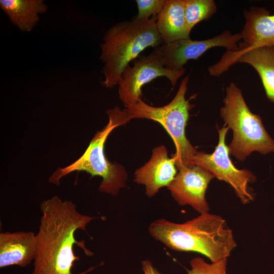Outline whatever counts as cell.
Segmentation results:
<instances>
[{"label":"cell","instance_id":"cell-1","mask_svg":"<svg viewBox=\"0 0 274 274\" xmlns=\"http://www.w3.org/2000/svg\"><path fill=\"white\" fill-rule=\"evenodd\" d=\"M40 207L42 216L36 234L37 248L31 274H73L74 263L80 260L74 252V245L87 256L93 254L84 241L76 240L75 232L86 231L95 218L81 214L72 201H63L57 196L44 200ZM96 267L77 274H86Z\"/></svg>","mask_w":274,"mask_h":274},{"label":"cell","instance_id":"cell-2","mask_svg":"<svg viewBox=\"0 0 274 274\" xmlns=\"http://www.w3.org/2000/svg\"><path fill=\"white\" fill-rule=\"evenodd\" d=\"M156 240L177 251L199 253L212 262L230 256L236 246L232 230L221 217L204 213L183 223L164 219L156 220L149 226Z\"/></svg>","mask_w":274,"mask_h":274},{"label":"cell","instance_id":"cell-3","mask_svg":"<svg viewBox=\"0 0 274 274\" xmlns=\"http://www.w3.org/2000/svg\"><path fill=\"white\" fill-rule=\"evenodd\" d=\"M157 16L146 20L134 18L120 22L107 30L100 44L99 57L104 63V86L111 88L118 85L124 70L143 51L164 43L157 27Z\"/></svg>","mask_w":274,"mask_h":274},{"label":"cell","instance_id":"cell-4","mask_svg":"<svg viewBox=\"0 0 274 274\" xmlns=\"http://www.w3.org/2000/svg\"><path fill=\"white\" fill-rule=\"evenodd\" d=\"M107 113L109 118L108 123L95 134L83 155L71 164L57 169L49 178L50 182L58 185L61 179L70 173L84 171L91 177H101L98 188L100 192L116 195L121 188L126 187L128 175L125 167L107 159L105 145L115 128L127 124L130 120L125 109L115 107L109 109Z\"/></svg>","mask_w":274,"mask_h":274},{"label":"cell","instance_id":"cell-5","mask_svg":"<svg viewBox=\"0 0 274 274\" xmlns=\"http://www.w3.org/2000/svg\"><path fill=\"white\" fill-rule=\"evenodd\" d=\"M220 116L233 131L228 146L229 152L239 161L251 153L265 155L274 152V140L266 131L259 115L253 114L247 105L242 91L233 82L226 89Z\"/></svg>","mask_w":274,"mask_h":274},{"label":"cell","instance_id":"cell-6","mask_svg":"<svg viewBox=\"0 0 274 274\" xmlns=\"http://www.w3.org/2000/svg\"><path fill=\"white\" fill-rule=\"evenodd\" d=\"M188 81V76L183 79L174 98L164 106H151L140 99L125 108L129 120L134 118L150 119L158 122L164 127L175 145L176 153L172 157L175 159L178 170L195 165L193 159L197 152L185 134L189 112L194 107L190 103V99L185 98Z\"/></svg>","mask_w":274,"mask_h":274},{"label":"cell","instance_id":"cell-7","mask_svg":"<svg viewBox=\"0 0 274 274\" xmlns=\"http://www.w3.org/2000/svg\"><path fill=\"white\" fill-rule=\"evenodd\" d=\"M185 70L173 71L164 65L162 57L156 49L148 55L139 56L124 70L118 83L119 98L125 108L141 99L142 88L159 77L167 78L174 87Z\"/></svg>","mask_w":274,"mask_h":274},{"label":"cell","instance_id":"cell-8","mask_svg":"<svg viewBox=\"0 0 274 274\" xmlns=\"http://www.w3.org/2000/svg\"><path fill=\"white\" fill-rule=\"evenodd\" d=\"M229 127L224 126L218 130L219 141L212 154L198 152L194 155V164L211 172L215 177L229 183L243 203L253 199L249 191V183L255 181V176L247 169L236 168L229 157V150L225 144V138Z\"/></svg>","mask_w":274,"mask_h":274},{"label":"cell","instance_id":"cell-9","mask_svg":"<svg viewBox=\"0 0 274 274\" xmlns=\"http://www.w3.org/2000/svg\"><path fill=\"white\" fill-rule=\"evenodd\" d=\"M242 40L240 33L232 34L224 30L213 38L197 41L190 38L163 43L156 49L160 54L164 66L168 70L180 71L188 60L196 59L209 49L217 47H224L229 51L239 50L238 43Z\"/></svg>","mask_w":274,"mask_h":274},{"label":"cell","instance_id":"cell-10","mask_svg":"<svg viewBox=\"0 0 274 274\" xmlns=\"http://www.w3.org/2000/svg\"><path fill=\"white\" fill-rule=\"evenodd\" d=\"M236 63L248 64L256 71L267 98L274 103V46L226 51L218 62L209 67V73L220 76Z\"/></svg>","mask_w":274,"mask_h":274},{"label":"cell","instance_id":"cell-11","mask_svg":"<svg viewBox=\"0 0 274 274\" xmlns=\"http://www.w3.org/2000/svg\"><path fill=\"white\" fill-rule=\"evenodd\" d=\"M214 177L200 166L184 167L179 169L167 188L181 206L188 204L200 214L208 213L209 208L205 193L209 183Z\"/></svg>","mask_w":274,"mask_h":274},{"label":"cell","instance_id":"cell-12","mask_svg":"<svg viewBox=\"0 0 274 274\" xmlns=\"http://www.w3.org/2000/svg\"><path fill=\"white\" fill-rule=\"evenodd\" d=\"M175 159L169 158L164 145L152 150L151 157L144 165L134 172V181L145 186L146 194L149 197L155 195L159 189L167 186L177 175Z\"/></svg>","mask_w":274,"mask_h":274},{"label":"cell","instance_id":"cell-13","mask_svg":"<svg viewBox=\"0 0 274 274\" xmlns=\"http://www.w3.org/2000/svg\"><path fill=\"white\" fill-rule=\"evenodd\" d=\"M246 22L240 32L239 50L274 46V14L263 7L244 11Z\"/></svg>","mask_w":274,"mask_h":274},{"label":"cell","instance_id":"cell-14","mask_svg":"<svg viewBox=\"0 0 274 274\" xmlns=\"http://www.w3.org/2000/svg\"><path fill=\"white\" fill-rule=\"evenodd\" d=\"M37 248V235L32 231L1 232L0 267L27 266L34 260Z\"/></svg>","mask_w":274,"mask_h":274},{"label":"cell","instance_id":"cell-15","mask_svg":"<svg viewBox=\"0 0 274 274\" xmlns=\"http://www.w3.org/2000/svg\"><path fill=\"white\" fill-rule=\"evenodd\" d=\"M156 25L164 43L190 38L185 20L184 0H166L157 16Z\"/></svg>","mask_w":274,"mask_h":274},{"label":"cell","instance_id":"cell-16","mask_svg":"<svg viewBox=\"0 0 274 274\" xmlns=\"http://www.w3.org/2000/svg\"><path fill=\"white\" fill-rule=\"evenodd\" d=\"M0 7L22 32L32 30L48 10L43 0H1Z\"/></svg>","mask_w":274,"mask_h":274},{"label":"cell","instance_id":"cell-17","mask_svg":"<svg viewBox=\"0 0 274 274\" xmlns=\"http://www.w3.org/2000/svg\"><path fill=\"white\" fill-rule=\"evenodd\" d=\"M185 17L188 30L200 22L209 19L217 11L213 0H184Z\"/></svg>","mask_w":274,"mask_h":274},{"label":"cell","instance_id":"cell-18","mask_svg":"<svg viewBox=\"0 0 274 274\" xmlns=\"http://www.w3.org/2000/svg\"><path fill=\"white\" fill-rule=\"evenodd\" d=\"M190 265L188 274H227V258L210 264L201 257H196L190 261Z\"/></svg>","mask_w":274,"mask_h":274},{"label":"cell","instance_id":"cell-19","mask_svg":"<svg viewBox=\"0 0 274 274\" xmlns=\"http://www.w3.org/2000/svg\"><path fill=\"white\" fill-rule=\"evenodd\" d=\"M138 13L136 19L146 20L158 15L163 9L166 0H136Z\"/></svg>","mask_w":274,"mask_h":274},{"label":"cell","instance_id":"cell-20","mask_svg":"<svg viewBox=\"0 0 274 274\" xmlns=\"http://www.w3.org/2000/svg\"><path fill=\"white\" fill-rule=\"evenodd\" d=\"M142 269L145 274H161L153 267L152 263L148 260L142 262Z\"/></svg>","mask_w":274,"mask_h":274}]
</instances>
